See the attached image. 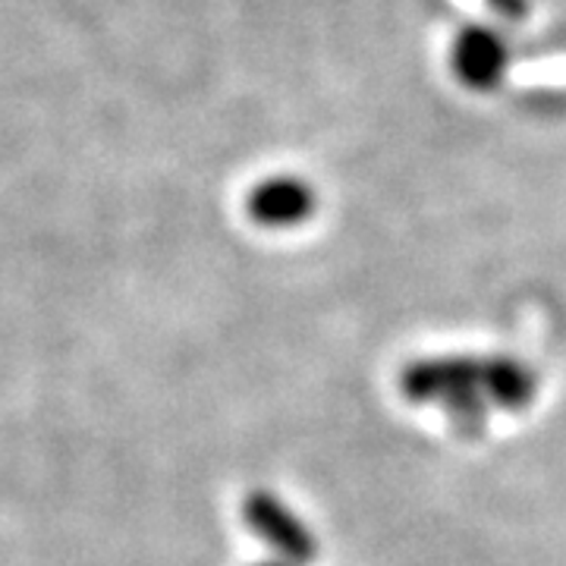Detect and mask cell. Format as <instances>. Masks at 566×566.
I'll list each match as a JSON object with an SVG mask.
<instances>
[{"label": "cell", "mask_w": 566, "mask_h": 566, "mask_svg": "<svg viewBox=\"0 0 566 566\" xmlns=\"http://www.w3.org/2000/svg\"><path fill=\"white\" fill-rule=\"evenodd\" d=\"M453 76L472 92H491L504 80L510 66V48L501 32L488 25H465L450 44Z\"/></svg>", "instance_id": "cell-2"}, {"label": "cell", "mask_w": 566, "mask_h": 566, "mask_svg": "<svg viewBox=\"0 0 566 566\" xmlns=\"http://www.w3.org/2000/svg\"><path fill=\"white\" fill-rule=\"evenodd\" d=\"M249 218L264 230H290L312 218L315 211V189L300 177H268L245 199Z\"/></svg>", "instance_id": "cell-3"}, {"label": "cell", "mask_w": 566, "mask_h": 566, "mask_svg": "<svg viewBox=\"0 0 566 566\" xmlns=\"http://www.w3.org/2000/svg\"><path fill=\"white\" fill-rule=\"evenodd\" d=\"M243 520L249 532L259 535L283 564L305 566L315 560V535L277 494L271 491L245 494Z\"/></svg>", "instance_id": "cell-1"}, {"label": "cell", "mask_w": 566, "mask_h": 566, "mask_svg": "<svg viewBox=\"0 0 566 566\" xmlns=\"http://www.w3.org/2000/svg\"><path fill=\"white\" fill-rule=\"evenodd\" d=\"M255 566H290V564H283V560H277V557H274V560H264V564H255Z\"/></svg>", "instance_id": "cell-4"}]
</instances>
